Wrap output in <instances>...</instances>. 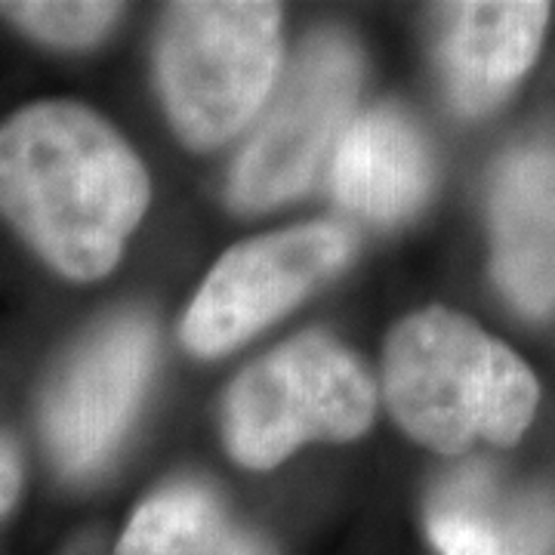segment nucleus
Masks as SVG:
<instances>
[{"label":"nucleus","mask_w":555,"mask_h":555,"mask_svg":"<svg viewBox=\"0 0 555 555\" xmlns=\"http://www.w3.org/2000/svg\"><path fill=\"white\" fill-rule=\"evenodd\" d=\"M120 3H80V0H10L0 3V16L20 25L25 35L50 47L80 50L90 47L118 22Z\"/></svg>","instance_id":"13"},{"label":"nucleus","mask_w":555,"mask_h":555,"mask_svg":"<svg viewBox=\"0 0 555 555\" xmlns=\"http://www.w3.org/2000/svg\"><path fill=\"white\" fill-rule=\"evenodd\" d=\"M550 3L478 0L441 7L438 68L460 115H488L534 65Z\"/></svg>","instance_id":"8"},{"label":"nucleus","mask_w":555,"mask_h":555,"mask_svg":"<svg viewBox=\"0 0 555 555\" xmlns=\"http://www.w3.org/2000/svg\"><path fill=\"white\" fill-rule=\"evenodd\" d=\"M356 254V232L339 222H309L235 244L204 278L182 318V343L217 358L287 315Z\"/></svg>","instance_id":"6"},{"label":"nucleus","mask_w":555,"mask_h":555,"mask_svg":"<svg viewBox=\"0 0 555 555\" xmlns=\"http://www.w3.org/2000/svg\"><path fill=\"white\" fill-rule=\"evenodd\" d=\"M118 555H278V550L241 525L210 488L177 481L133 513Z\"/></svg>","instance_id":"12"},{"label":"nucleus","mask_w":555,"mask_h":555,"mask_svg":"<svg viewBox=\"0 0 555 555\" xmlns=\"http://www.w3.org/2000/svg\"><path fill=\"white\" fill-rule=\"evenodd\" d=\"M155 367V327L139 312L108 318L60 367L43 398V438L65 476H93L130 429Z\"/></svg>","instance_id":"7"},{"label":"nucleus","mask_w":555,"mask_h":555,"mask_svg":"<svg viewBox=\"0 0 555 555\" xmlns=\"http://www.w3.org/2000/svg\"><path fill=\"white\" fill-rule=\"evenodd\" d=\"M149 198L137 152L87 105L38 102L0 124V217L62 278L108 275Z\"/></svg>","instance_id":"1"},{"label":"nucleus","mask_w":555,"mask_h":555,"mask_svg":"<svg viewBox=\"0 0 555 555\" xmlns=\"http://www.w3.org/2000/svg\"><path fill=\"white\" fill-rule=\"evenodd\" d=\"M331 185L352 217L396 225L414 217L433 192V152L414 120L374 108L339 137Z\"/></svg>","instance_id":"11"},{"label":"nucleus","mask_w":555,"mask_h":555,"mask_svg":"<svg viewBox=\"0 0 555 555\" xmlns=\"http://www.w3.org/2000/svg\"><path fill=\"white\" fill-rule=\"evenodd\" d=\"M22 491V460L13 438L0 436V518L7 516Z\"/></svg>","instance_id":"14"},{"label":"nucleus","mask_w":555,"mask_h":555,"mask_svg":"<svg viewBox=\"0 0 555 555\" xmlns=\"http://www.w3.org/2000/svg\"><path fill=\"white\" fill-rule=\"evenodd\" d=\"M494 278L525 315L555 309V155L528 149L503 160L491 195Z\"/></svg>","instance_id":"10"},{"label":"nucleus","mask_w":555,"mask_h":555,"mask_svg":"<svg viewBox=\"0 0 555 555\" xmlns=\"http://www.w3.org/2000/svg\"><path fill=\"white\" fill-rule=\"evenodd\" d=\"M426 531L441 555H555V503L469 463L433 488Z\"/></svg>","instance_id":"9"},{"label":"nucleus","mask_w":555,"mask_h":555,"mask_svg":"<svg viewBox=\"0 0 555 555\" xmlns=\"http://www.w3.org/2000/svg\"><path fill=\"white\" fill-rule=\"evenodd\" d=\"M383 392L414 441L463 454L478 438L516 444L534 420L540 386L531 367L473 318L429 306L386 339Z\"/></svg>","instance_id":"2"},{"label":"nucleus","mask_w":555,"mask_h":555,"mask_svg":"<svg viewBox=\"0 0 555 555\" xmlns=\"http://www.w3.org/2000/svg\"><path fill=\"white\" fill-rule=\"evenodd\" d=\"M377 389L346 346L324 334L287 339L241 374L222 404V441L247 469H272L306 441H352Z\"/></svg>","instance_id":"4"},{"label":"nucleus","mask_w":555,"mask_h":555,"mask_svg":"<svg viewBox=\"0 0 555 555\" xmlns=\"http://www.w3.org/2000/svg\"><path fill=\"white\" fill-rule=\"evenodd\" d=\"M158 83L189 149H217L257 118L281 68V7L262 0L173 3L160 22Z\"/></svg>","instance_id":"3"},{"label":"nucleus","mask_w":555,"mask_h":555,"mask_svg":"<svg viewBox=\"0 0 555 555\" xmlns=\"http://www.w3.org/2000/svg\"><path fill=\"white\" fill-rule=\"evenodd\" d=\"M358 83L361 60L346 35L321 31L299 50L235 164L232 204L238 210H269L312 185L349 127Z\"/></svg>","instance_id":"5"}]
</instances>
